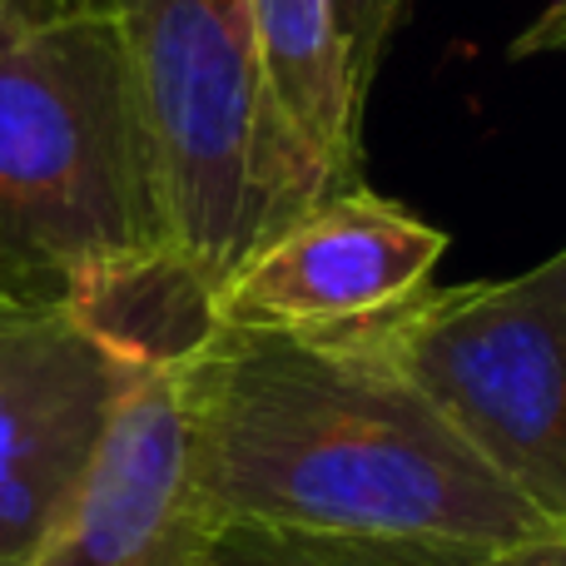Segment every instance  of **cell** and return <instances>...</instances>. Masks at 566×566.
<instances>
[{
  "mask_svg": "<svg viewBox=\"0 0 566 566\" xmlns=\"http://www.w3.org/2000/svg\"><path fill=\"white\" fill-rule=\"evenodd\" d=\"M209 517L472 562L547 527L353 338L224 333L185 368Z\"/></svg>",
  "mask_w": 566,
  "mask_h": 566,
  "instance_id": "cell-1",
  "label": "cell"
},
{
  "mask_svg": "<svg viewBox=\"0 0 566 566\" xmlns=\"http://www.w3.org/2000/svg\"><path fill=\"white\" fill-rule=\"evenodd\" d=\"M175 249L125 30L75 6L0 55V303L65 308L80 279Z\"/></svg>",
  "mask_w": 566,
  "mask_h": 566,
  "instance_id": "cell-2",
  "label": "cell"
},
{
  "mask_svg": "<svg viewBox=\"0 0 566 566\" xmlns=\"http://www.w3.org/2000/svg\"><path fill=\"white\" fill-rule=\"evenodd\" d=\"M175 249L224 283L318 199L343 195L283 125L249 0H119Z\"/></svg>",
  "mask_w": 566,
  "mask_h": 566,
  "instance_id": "cell-3",
  "label": "cell"
},
{
  "mask_svg": "<svg viewBox=\"0 0 566 566\" xmlns=\"http://www.w3.org/2000/svg\"><path fill=\"white\" fill-rule=\"evenodd\" d=\"M338 338L398 368L537 517L566 522V249L512 279L422 289Z\"/></svg>",
  "mask_w": 566,
  "mask_h": 566,
  "instance_id": "cell-4",
  "label": "cell"
},
{
  "mask_svg": "<svg viewBox=\"0 0 566 566\" xmlns=\"http://www.w3.org/2000/svg\"><path fill=\"white\" fill-rule=\"evenodd\" d=\"M442 254L448 234L438 224L363 185L343 189L303 209L219 283V328L338 338L432 289Z\"/></svg>",
  "mask_w": 566,
  "mask_h": 566,
  "instance_id": "cell-5",
  "label": "cell"
},
{
  "mask_svg": "<svg viewBox=\"0 0 566 566\" xmlns=\"http://www.w3.org/2000/svg\"><path fill=\"white\" fill-rule=\"evenodd\" d=\"M125 382L65 308L0 303V566L45 547Z\"/></svg>",
  "mask_w": 566,
  "mask_h": 566,
  "instance_id": "cell-6",
  "label": "cell"
},
{
  "mask_svg": "<svg viewBox=\"0 0 566 566\" xmlns=\"http://www.w3.org/2000/svg\"><path fill=\"white\" fill-rule=\"evenodd\" d=\"M209 522L185 368L129 373L75 497L25 566H179Z\"/></svg>",
  "mask_w": 566,
  "mask_h": 566,
  "instance_id": "cell-7",
  "label": "cell"
},
{
  "mask_svg": "<svg viewBox=\"0 0 566 566\" xmlns=\"http://www.w3.org/2000/svg\"><path fill=\"white\" fill-rule=\"evenodd\" d=\"M259 60L283 125L328 169L338 189H358L363 105L338 25V0H249Z\"/></svg>",
  "mask_w": 566,
  "mask_h": 566,
  "instance_id": "cell-8",
  "label": "cell"
},
{
  "mask_svg": "<svg viewBox=\"0 0 566 566\" xmlns=\"http://www.w3.org/2000/svg\"><path fill=\"white\" fill-rule=\"evenodd\" d=\"M214 293L179 249H159L80 279L65 313L129 373H179L219 338Z\"/></svg>",
  "mask_w": 566,
  "mask_h": 566,
  "instance_id": "cell-9",
  "label": "cell"
},
{
  "mask_svg": "<svg viewBox=\"0 0 566 566\" xmlns=\"http://www.w3.org/2000/svg\"><path fill=\"white\" fill-rule=\"evenodd\" d=\"M179 566H462V562L402 552V547H373V542H348V537H318V532H293V527H274V522L214 517Z\"/></svg>",
  "mask_w": 566,
  "mask_h": 566,
  "instance_id": "cell-10",
  "label": "cell"
},
{
  "mask_svg": "<svg viewBox=\"0 0 566 566\" xmlns=\"http://www.w3.org/2000/svg\"><path fill=\"white\" fill-rule=\"evenodd\" d=\"M412 0H338V25L343 40H348V65L358 90L368 95L373 80H378V65L388 55L392 35H398L402 15H408Z\"/></svg>",
  "mask_w": 566,
  "mask_h": 566,
  "instance_id": "cell-11",
  "label": "cell"
},
{
  "mask_svg": "<svg viewBox=\"0 0 566 566\" xmlns=\"http://www.w3.org/2000/svg\"><path fill=\"white\" fill-rule=\"evenodd\" d=\"M462 566H566V522H547V527L527 532V537L507 542V547L482 552V557Z\"/></svg>",
  "mask_w": 566,
  "mask_h": 566,
  "instance_id": "cell-12",
  "label": "cell"
},
{
  "mask_svg": "<svg viewBox=\"0 0 566 566\" xmlns=\"http://www.w3.org/2000/svg\"><path fill=\"white\" fill-rule=\"evenodd\" d=\"M80 0H0V55L10 45H20L25 35H35L40 25L60 20L65 10H75Z\"/></svg>",
  "mask_w": 566,
  "mask_h": 566,
  "instance_id": "cell-13",
  "label": "cell"
},
{
  "mask_svg": "<svg viewBox=\"0 0 566 566\" xmlns=\"http://www.w3.org/2000/svg\"><path fill=\"white\" fill-rule=\"evenodd\" d=\"M566 40V0L547 10V20H537V25L527 30V40H522L517 50H547V45H562Z\"/></svg>",
  "mask_w": 566,
  "mask_h": 566,
  "instance_id": "cell-14",
  "label": "cell"
},
{
  "mask_svg": "<svg viewBox=\"0 0 566 566\" xmlns=\"http://www.w3.org/2000/svg\"><path fill=\"white\" fill-rule=\"evenodd\" d=\"M80 6H109V10H115L119 0H80Z\"/></svg>",
  "mask_w": 566,
  "mask_h": 566,
  "instance_id": "cell-15",
  "label": "cell"
}]
</instances>
